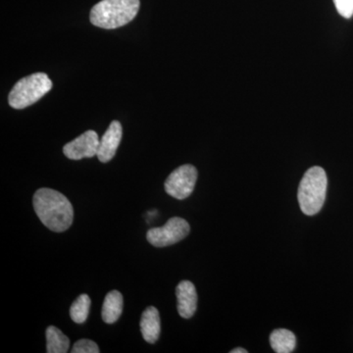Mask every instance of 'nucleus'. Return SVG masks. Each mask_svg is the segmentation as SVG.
I'll list each match as a JSON object with an SVG mask.
<instances>
[{
  "label": "nucleus",
  "mask_w": 353,
  "mask_h": 353,
  "mask_svg": "<svg viewBox=\"0 0 353 353\" xmlns=\"http://www.w3.org/2000/svg\"><path fill=\"white\" fill-rule=\"evenodd\" d=\"M34 209L41 223L57 233L71 227L74 209L71 202L61 192L51 189H39L32 199Z\"/></svg>",
  "instance_id": "obj_1"
},
{
  "label": "nucleus",
  "mask_w": 353,
  "mask_h": 353,
  "mask_svg": "<svg viewBox=\"0 0 353 353\" xmlns=\"http://www.w3.org/2000/svg\"><path fill=\"white\" fill-rule=\"evenodd\" d=\"M139 6V0H101L92 7L90 22L102 29H117L136 18Z\"/></svg>",
  "instance_id": "obj_2"
},
{
  "label": "nucleus",
  "mask_w": 353,
  "mask_h": 353,
  "mask_svg": "<svg viewBox=\"0 0 353 353\" xmlns=\"http://www.w3.org/2000/svg\"><path fill=\"white\" fill-rule=\"evenodd\" d=\"M328 179L321 167H312L304 174L299 183L297 199L301 211L313 216L320 212L326 199Z\"/></svg>",
  "instance_id": "obj_3"
},
{
  "label": "nucleus",
  "mask_w": 353,
  "mask_h": 353,
  "mask_svg": "<svg viewBox=\"0 0 353 353\" xmlns=\"http://www.w3.org/2000/svg\"><path fill=\"white\" fill-rule=\"evenodd\" d=\"M52 88V82L46 73H34L21 79L14 85L8 97L9 105L24 109L36 103Z\"/></svg>",
  "instance_id": "obj_4"
},
{
  "label": "nucleus",
  "mask_w": 353,
  "mask_h": 353,
  "mask_svg": "<svg viewBox=\"0 0 353 353\" xmlns=\"http://www.w3.org/2000/svg\"><path fill=\"white\" fill-rule=\"evenodd\" d=\"M189 223L180 217H173L167 221L163 227L153 228L146 234L148 243L157 248L175 245L189 234Z\"/></svg>",
  "instance_id": "obj_5"
},
{
  "label": "nucleus",
  "mask_w": 353,
  "mask_h": 353,
  "mask_svg": "<svg viewBox=\"0 0 353 353\" xmlns=\"http://www.w3.org/2000/svg\"><path fill=\"white\" fill-rule=\"evenodd\" d=\"M197 180V170L192 165L187 164L179 167L172 172L166 182L165 190L174 199L183 201L194 192Z\"/></svg>",
  "instance_id": "obj_6"
},
{
  "label": "nucleus",
  "mask_w": 353,
  "mask_h": 353,
  "mask_svg": "<svg viewBox=\"0 0 353 353\" xmlns=\"http://www.w3.org/2000/svg\"><path fill=\"white\" fill-rule=\"evenodd\" d=\"M99 134L97 132L87 131L74 141L64 145L65 157L71 160H81L83 158L94 157L97 154L99 146Z\"/></svg>",
  "instance_id": "obj_7"
},
{
  "label": "nucleus",
  "mask_w": 353,
  "mask_h": 353,
  "mask_svg": "<svg viewBox=\"0 0 353 353\" xmlns=\"http://www.w3.org/2000/svg\"><path fill=\"white\" fill-rule=\"evenodd\" d=\"M123 129L119 121H112L99 141L97 157L102 163H108L114 157L122 139Z\"/></svg>",
  "instance_id": "obj_8"
},
{
  "label": "nucleus",
  "mask_w": 353,
  "mask_h": 353,
  "mask_svg": "<svg viewBox=\"0 0 353 353\" xmlns=\"http://www.w3.org/2000/svg\"><path fill=\"white\" fill-rule=\"evenodd\" d=\"M178 311L181 317L190 319L196 313L197 294L196 287L190 281H182L176 289Z\"/></svg>",
  "instance_id": "obj_9"
},
{
  "label": "nucleus",
  "mask_w": 353,
  "mask_h": 353,
  "mask_svg": "<svg viewBox=\"0 0 353 353\" xmlns=\"http://www.w3.org/2000/svg\"><path fill=\"white\" fill-rule=\"evenodd\" d=\"M141 331L143 340L148 343H157L161 333V322L157 308L150 306L143 311L141 319Z\"/></svg>",
  "instance_id": "obj_10"
},
{
  "label": "nucleus",
  "mask_w": 353,
  "mask_h": 353,
  "mask_svg": "<svg viewBox=\"0 0 353 353\" xmlns=\"http://www.w3.org/2000/svg\"><path fill=\"white\" fill-rule=\"evenodd\" d=\"M123 312V296L118 290H112L106 294L102 306L101 316L106 324H114Z\"/></svg>",
  "instance_id": "obj_11"
},
{
  "label": "nucleus",
  "mask_w": 353,
  "mask_h": 353,
  "mask_svg": "<svg viewBox=\"0 0 353 353\" xmlns=\"http://www.w3.org/2000/svg\"><path fill=\"white\" fill-rule=\"evenodd\" d=\"M270 345L275 352H292L296 348V336L290 330H275V331L272 332L270 336Z\"/></svg>",
  "instance_id": "obj_12"
},
{
  "label": "nucleus",
  "mask_w": 353,
  "mask_h": 353,
  "mask_svg": "<svg viewBox=\"0 0 353 353\" xmlns=\"http://www.w3.org/2000/svg\"><path fill=\"white\" fill-rule=\"evenodd\" d=\"M46 352L65 353L68 352L70 340L59 329L50 326L46 329Z\"/></svg>",
  "instance_id": "obj_13"
},
{
  "label": "nucleus",
  "mask_w": 353,
  "mask_h": 353,
  "mask_svg": "<svg viewBox=\"0 0 353 353\" xmlns=\"http://www.w3.org/2000/svg\"><path fill=\"white\" fill-rule=\"evenodd\" d=\"M92 301L88 294H81L72 304L70 308V316L77 324H83L87 321Z\"/></svg>",
  "instance_id": "obj_14"
},
{
  "label": "nucleus",
  "mask_w": 353,
  "mask_h": 353,
  "mask_svg": "<svg viewBox=\"0 0 353 353\" xmlns=\"http://www.w3.org/2000/svg\"><path fill=\"white\" fill-rule=\"evenodd\" d=\"M99 345L94 341L90 340H79L74 345L73 350L71 352L73 353H99Z\"/></svg>",
  "instance_id": "obj_15"
},
{
  "label": "nucleus",
  "mask_w": 353,
  "mask_h": 353,
  "mask_svg": "<svg viewBox=\"0 0 353 353\" xmlns=\"http://www.w3.org/2000/svg\"><path fill=\"white\" fill-rule=\"evenodd\" d=\"M339 14L350 19L353 16V0H333Z\"/></svg>",
  "instance_id": "obj_16"
},
{
  "label": "nucleus",
  "mask_w": 353,
  "mask_h": 353,
  "mask_svg": "<svg viewBox=\"0 0 353 353\" xmlns=\"http://www.w3.org/2000/svg\"><path fill=\"white\" fill-rule=\"evenodd\" d=\"M231 353H248V350H245V348L238 347L231 350Z\"/></svg>",
  "instance_id": "obj_17"
}]
</instances>
